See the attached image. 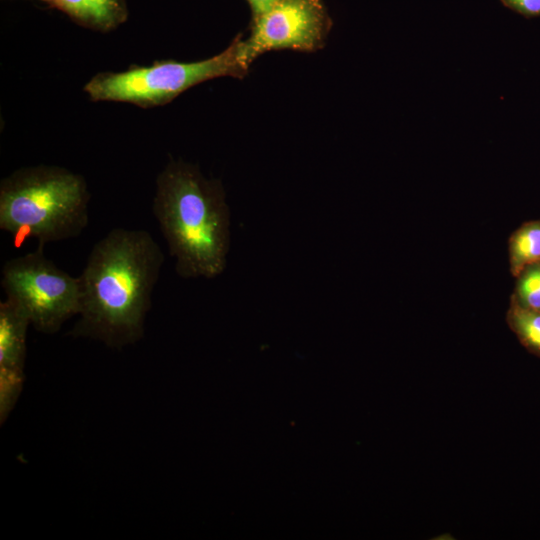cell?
Wrapping results in <instances>:
<instances>
[{"label": "cell", "mask_w": 540, "mask_h": 540, "mask_svg": "<svg viewBox=\"0 0 540 540\" xmlns=\"http://www.w3.org/2000/svg\"><path fill=\"white\" fill-rule=\"evenodd\" d=\"M85 179L58 166L18 169L0 184V229L17 247L30 238L46 244L78 237L89 221Z\"/></svg>", "instance_id": "cell-3"}, {"label": "cell", "mask_w": 540, "mask_h": 540, "mask_svg": "<svg viewBox=\"0 0 540 540\" xmlns=\"http://www.w3.org/2000/svg\"><path fill=\"white\" fill-rule=\"evenodd\" d=\"M511 302L540 311V261L526 266L516 276Z\"/></svg>", "instance_id": "cell-11"}, {"label": "cell", "mask_w": 540, "mask_h": 540, "mask_svg": "<svg viewBox=\"0 0 540 540\" xmlns=\"http://www.w3.org/2000/svg\"><path fill=\"white\" fill-rule=\"evenodd\" d=\"M30 319L15 301L0 303V419L3 423L17 402L24 382L26 339Z\"/></svg>", "instance_id": "cell-7"}, {"label": "cell", "mask_w": 540, "mask_h": 540, "mask_svg": "<svg viewBox=\"0 0 540 540\" xmlns=\"http://www.w3.org/2000/svg\"><path fill=\"white\" fill-rule=\"evenodd\" d=\"M1 286L6 298L27 313L31 325L45 334L56 333L80 309V286L46 257L44 244L8 260L2 267Z\"/></svg>", "instance_id": "cell-5"}, {"label": "cell", "mask_w": 540, "mask_h": 540, "mask_svg": "<svg viewBox=\"0 0 540 540\" xmlns=\"http://www.w3.org/2000/svg\"><path fill=\"white\" fill-rule=\"evenodd\" d=\"M164 260L148 231H109L93 246L78 276L79 319L70 334L114 348L140 340Z\"/></svg>", "instance_id": "cell-1"}, {"label": "cell", "mask_w": 540, "mask_h": 540, "mask_svg": "<svg viewBox=\"0 0 540 540\" xmlns=\"http://www.w3.org/2000/svg\"><path fill=\"white\" fill-rule=\"evenodd\" d=\"M507 8L526 18L540 16V0H500Z\"/></svg>", "instance_id": "cell-12"}, {"label": "cell", "mask_w": 540, "mask_h": 540, "mask_svg": "<svg viewBox=\"0 0 540 540\" xmlns=\"http://www.w3.org/2000/svg\"><path fill=\"white\" fill-rule=\"evenodd\" d=\"M238 35L221 53L197 62L166 60L122 72L97 74L84 87L94 101L132 103L141 107L166 104L185 90L218 77L243 78L247 67L240 58Z\"/></svg>", "instance_id": "cell-4"}, {"label": "cell", "mask_w": 540, "mask_h": 540, "mask_svg": "<svg viewBox=\"0 0 540 540\" xmlns=\"http://www.w3.org/2000/svg\"><path fill=\"white\" fill-rule=\"evenodd\" d=\"M42 1H46V2H47V0H42Z\"/></svg>", "instance_id": "cell-14"}, {"label": "cell", "mask_w": 540, "mask_h": 540, "mask_svg": "<svg viewBox=\"0 0 540 540\" xmlns=\"http://www.w3.org/2000/svg\"><path fill=\"white\" fill-rule=\"evenodd\" d=\"M506 322L520 343L540 357V311L510 302Z\"/></svg>", "instance_id": "cell-10"}, {"label": "cell", "mask_w": 540, "mask_h": 540, "mask_svg": "<svg viewBox=\"0 0 540 540\" xmlns=\"http://www.w3.org/2000/svg\"><path fill=\"white\" fill-rule=\"evenodd\" d=\"M153 213L184 279H212L226 268L230 209L222 183L182 160L171 161L156 178Z\"/></svg>", "instance_id": "cell-2"}, {"label": "cell", "mask_w": 540, "mask_h": 540, "mask_svg": "<svg viewBox=\"0 0 540 540\" xmlns=\"http://www.w3.org/2000/svg\"><path fill=\"white\" fill-rule=\"evenodd\" d=\"M510 272L516 277L526 266L540 261V220L522 224L508 243Z\"/></svg>", "instance_id": "cell-9"}, {"label": "cell", "mask_w": 540, "mask_h": 540, "mask_svg": "<svg viewBox=\"0 0 540 540\" xmlns=\"http://www.w3.org/2000/svg\"><path fill=\"white\" fill-rule=\"evenodd\" d=\"M332 26L321 0H276L263 13L252 16L250 34L240 41V58L250 68L265 52L321 49Z\"/></svg>", "instance_id": "cell-6"}, {"label": "cell", "mask_w": 540, "mask_h": 540, "mask_svg": "<svg viewBox=\"0 0 540 540\" xmlns=\"http://www.w3.org/2000/svg\"><path fill=\"white\" fill-rule=\"evenodd\" d=\"M77 23L99 31L118 27L127 18L125 0H47Z\"/></svg>", "instance_id": "cell-8"}, {"label": "cell", "mask_w": 540, "mask_h": 540, "mask_svg": "<svg viewBox=\"0 0 540 540\" xmlns=\"http://www.w3.org/2000/svg\"><path fill=\"white\" fill-rule=\"evenodd\" d=\"M275 1L276 0H247L252 10V16L263 13L270 8Z\"/></svg>", "instance_id": "cell-13"}]
</instances>
